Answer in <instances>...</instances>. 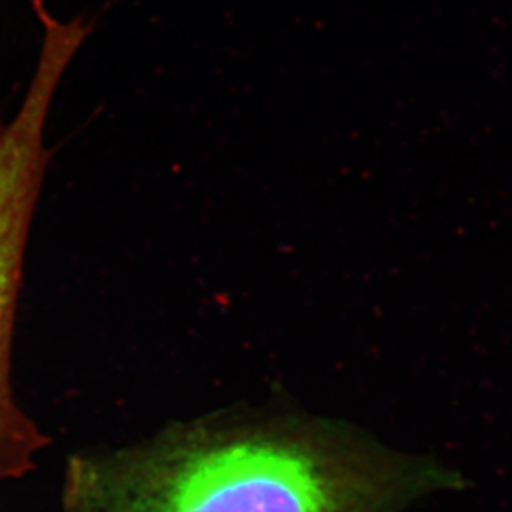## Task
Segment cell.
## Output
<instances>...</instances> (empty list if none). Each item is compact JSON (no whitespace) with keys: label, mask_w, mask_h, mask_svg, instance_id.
Returning <instances> with one entry per match:
<instances>
[{"label":"cell","mask_w":512,"mask_h":512,"mask_svg":"<svg viewBox=\"0 0 512 512\" xmlns=\"http://www.w3.org/2000/svg\"><path fill=\"white\" fill-rule=\"evenodd\" d=\"M464 486L456 469L398 453L350 424L253 411L75 456L64 512H404Z\"/></svg>","instance_id":"6da1fadb"},{"label":"cell","mask_w":512,"mask_h":512,"mask_svg":"<svg viewBox=\"0 0 512 512\" xmlns=\"http://www.w3.org/2000/svg\"><path fill=\"white\" fill-rule=\"evenodd\" d=\"M65 72L59 57L39 55L19 112L0 128V478L27 473L45 444L12 396L10 350L25 248L49 158L45 124Z\"/></svg>","instance_id":"7a4b0ae2"}]
</instances>
